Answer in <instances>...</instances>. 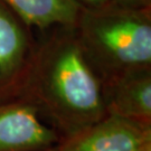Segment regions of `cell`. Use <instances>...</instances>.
Returning <instances> with one entry per match:
<instances>
[{
	"mask_svg": "<svg viewBox=\"0 0 151 151\" xmlns=\"http://www.w3.org/2000/svg\"><path fill=\"white\" fill-rule=\"evenodd\" d=\"M74 27L103 83L151 70V8H82Z\"/></svg>",
	"mask_w": 151,
	"mask_h": 151,
	"instance_id": "7a4b0ae2",
	"label": "cell"
},
{
	"mask_svg": "<svg viewBox=\"0 0 151 151\" xmlns=\"http://www.w3.org/2000/svg\"><path fill=\"white\" fill-rule=\"evenodd\" d=\"M114 4L133 8H151V0H113Z\"/></svg>",
	"mask_w": 151,
	"mask_h": 151,
	"instance_id": "ba28073f",
	"label": "cell"
},
{
	"mask_svg": "<svg viewBox=\"0 0 151 151\" xmlns=\"http://www.w3.org/2000/svg\"><path fill=\"white\" fill-rule=\"evenodd\" d=\"M36 48L32 27L0 0V103L22 97Z\"/></svg>",
	"mask_w": 151,
	"mask_h": 151,
	"instance_id": "3957f363",
	"label": "cell"
},
{
	"mask_svg": "<svg viewBox=\"0 0 151 151\" xmlns=\"http://www.w3.org/2000/svg\"><path fill=\"white\" fill-rule=\"evenodd\" d=\"M151 141V125L108 114L75 134L62 138L55 151H140Z\"/></svg>",
	"mask_w": 151,
	"mask_h": 151,
	"instance_id": "277c9868",
	"label": "cell"
},
{
	"mask_svg": "<svg viewBox=\"0 0 151 151\" xmlns=\"http://www.w3.org/2000/svg\"><path fill=\"white\" fill-rule=\"evenodd\" d=\"M60 135L25 99L0 103V151H34L50 148Z\"/></svg>",
	"mask_w": 151,
	"mask_h": 151,
	"instance_id": "5b68a950",
	"label": "cell"
},
{
	"mask_svg": "<svg viewBox=\"0 0 151 151\" xmlns=\"http://www.w3.org/2000/svg\"><path fill=\"white\" fill-rule=\"evenodd\" d=\"M83 8H99L109 4H112L113 0H75Z\"/></svg>",
	"mask_w": 151,
	"mask_h": 151,
	"instance_id": "9c48e42d",
	"label": "cell"
},
{
	"mask_svg": "<svg viewBox=\"0 0 151 151\" xmlns=\"http://www.w3.org/2000/svg\"><path fill=\"white\" fill-rule=\"evenodd\" d=\"M22 97L60 139L108 115L102 78L74 26L43 30Z\"/></svg>",
	"mask_w": 151,
	"mask_h": 151,
	"instance_id": "6da1fadb",
	"label": "cell"
},
{
	"mask_svg": "<svg viewBox=\"0 0 151 151\" xmlns=\"http://www.w3.org/2000/svg\"><path fill=\"white\" fill-rule=\"evenodd\" d=\"M34 151H55L54 146L50 147V148H45V149H39V150H34Z\"/></svg>",
	"mask_w": 151,
	"mask_h": 151,
	"instance_id": "8fae6325",
	"label": "cell"
},
{
	"mask_svg": "<svg viewBox=\"0 0 151 151\" xmlns=\"http://www.w3.org/2000/svg\"><path fill=\"white\" fill-rule=\"evenodd\" d=\"M140 151H151V141L148 142V143H146L145 146L142 147Z\"/></svg>",
	"mask_w": 151,
	"mask_h": 151,
	"instance_id": "30bf717a",
	"label": "cell"
},
{
	"mask_svg": "<svg viewBox=\"0 0 151 151\" xmlns=\"http://www.w3.org/2000/svg\"><path fill=\"white\" fill-rule=\"evenodd\" d=\"M29 27L42 32L55 26H74L82 7L75 0H2Z\"/></svg>",
	"mask_w": 151,
	"mask_h": 151,
	"instance_id": "52a82bcc",
	"label": "cell"
},
{
	"mask_svg": "<svg viewBox=\"0 0 151 151\" xmlns=\"http://www.w3.org/2000/svg\"><path fill=\"white\" fill-rule=\"evenodd\" d=\"M106 113L151 125V70L103 83Z\"/></svg>",
	"mask_w": 151,
	"mask_h": 151,
	"instance_id": "8992f818",
	"label": "cell"
}]
</instances>
